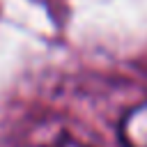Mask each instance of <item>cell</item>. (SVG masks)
Returning <instances> with one entry per match:
<instances>
[{
	"mask_svg": "<svg viewBox=\"0 0 147 147\" xmlns=\"http://www.w3.org/2000/svg\"><path fill=\"white\" fill-rule=\"evenodd\" d=\"M122 147H147V101L129 108L117 129Z\"/></svg>",
	"mask_w": 147,
	"mask_h": 147,
	"instance_id": "1",
	"label": "cell"
},
{
	"mask_svg": "<svg viewBox=\"0 0 147 147\" xmlns=\"http://www.w3.org/2000/svg\"><path fill=\"white\" fill-rule=\"evenodd\" d=\"M34 147H87V145H83L80 140H76L64 129H46L37 138Z\"/></svg>",
	"mask_w": 147,
	"mask_h": 147,
	"instance_id": "2",
	"label": "cell"
}]
</instances>
